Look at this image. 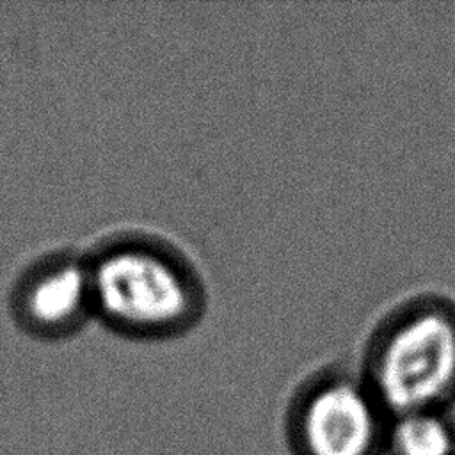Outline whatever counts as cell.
Segmentation results:
<instances>
[{
    "label": "cell",
    "instance_id": "1",
    "mask_svg": "<svg viewBox=\"0 0 455 455\" xmlns=\"http://www.w3.org/2000/svg\"><path fill=\"white\" fill-rule=\"evenodd\" d=\"M94 322L132 341H169L196 329L208 286L188 254L148 231H117L85 249Z\"/></svg>",
    "mask_w": 455,
    "mask_h": 455
},
{
    "label": "cell",
    "instance_id": "2",
    "mask_svg": "<svg viewBox=\"0 0 455 455\" xmlns=\"http://www.w3.org/2000/svg\"><path fill=\"white\" fill-rule=\"evenodd\" d=\"M361 377L389 418L448 411L455 402V311L423 302L395 315L370 341Z\"/></svg>",
    "mask_w": 455,
    "mask_h": 455
},
{
    "label": "cell",
    "instance_id": "3",
    "mask_svg": "<svg viewBox=\"0 0 455 455\" xmlns=\"http://www.w3.org/2000/svg\"><path fill=\"white\" fill-rule=\"evenodd\" d=\"M387 425L361 373L331 368L295 387L283 430L290 455H384Z\"/></svg>",
    "mask_w": 455,
    "mask_h": 455
},
{
    "label": "cell",
    "instance_id": "4",
    "mask_svg": "<svg viewBox=\"0 0 455 455\" xmlns=\"http://www.w3.org/2000/svg\"><path fill=\"white\" fill-rule=\"evenodd\" d=\"M7 309L14 325L37 341H64L94 322L85 251L53 249L32 259L12 281Z\"/></svg>",
    "mask_w": 455,
    "mask_h": 455
},
{
    "label": "cell",
    "instance_id": "5",
    "mask_svg": "<svg viewBox=\"0 0 455 455\" xmlns=\"http://www.w3.org/2000/svg\"><path fill=\"white\" fill-rule=\"evenodd\" d=\"M384 455H455V419L435 409L391 416Z\"/></svg>",
    "mask_w": 455,
    "mask_h": 455
}]
</instances>
